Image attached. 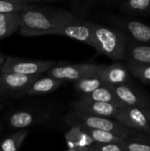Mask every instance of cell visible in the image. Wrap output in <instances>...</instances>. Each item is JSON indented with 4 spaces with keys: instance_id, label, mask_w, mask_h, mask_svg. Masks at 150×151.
<instances>
[{
    "instance_id": "obj_19",
    "label": "cell",
    "mask_w": 150,
    "mask_h": 151,
    "mask_svg": "<svg viewBox=\"0 0 150 151\" xmlns=\"http://www.w3.org/2000/svg\"><path fill=\"white\" fill-rule=\"evenodd\" d=\"M120 10L126 14L146 16L150 15V0H130L120 5Z\"/></svg>"
},
{
    "instance_id": "obj_5",
    "label": "cell",
    "mask_w": 150,
    "mask_h": 151,
    "mask_svg": "<svg viewBox=\"0 0 150 151\" xmlns=\"http://www.w3.org/2000/svg\"><path fill=\"white\" fill-rule=\"evenodd\" d=\"M103 65L99 64H57L47 72V76L63 81H76L80 79L98 75Z\"/></svg>"
},
{
    "instance_id": "obj_35",
    "label": "cell",
    "mask_w": 150,
    "mask_h": 151,
    "mask_svg": "<svg viewBox=\"0 0 150 151\" xmlns=\"http://www.w3.org/2000/svg\"><path fill=\"white\" fill-rule=\"evenodd\" d=\"M149 138H150V136H149Z\"/></svg>"
},
{
    "instance_id": "obj_17",
    "label": "cell",
    "mask_w": 150,
    "mask_h": 151,
    "mask_svg": "<svg viewBox=\"0 0 150 151\" xmlns=\"http://www.w3.org/2000/svg\"><path fill=\"white\" fill-rule=\"evenodd\" d=\"M80 98L83 100H87V101L111 104L118 106L120 109L124 108L123 105L120 104V102L116 97L115 94L113 93V91L111 90L110 86L101 87V88H97L96 90H95L94 92H92L91 94L81 96Z\"/></svg>"
},
{
    "instance_id": "obj_31",
    "label": "cell",
    "mask_w": 150,
    "mask_h": 151,
    "mask_svg": "<svg viewBox=\"0 0 150 151\" xmlns=\"http://www.w3.org/2000/svg\"><path fill=\"white\" fill-rule=\"evenodd\" d=\"M2 130H3V125H2V122H0V136L2 134Z\"/></svg>"
},
{
    "instance_id": "obj_23",
    "label": "cell",
    "mask_w": 150,
    "mask_h": 151,
    "mask_svg": "<svg viewBox=\"0 0 150 151\" xmlns=\"http://www.w3.org/2000/svg\"><path fill=\"white\" fill-rule=\"evenodd\" d=\"M30 3L27 0H0V13H20Z\"/></svg>"
},
{
    "instance_id": "obj_3",
    "label": "cell",
    "mask_w": 150,
    "mask_h": 151,
    "mask_svg": "<svg viewBox=\"0 0 150 151\" xmlns=\"http://www.w3.org/2000/svg\"><path fill=\"white\" fill-rule=\"evenodd\" d=\"M64 121L71 127H80L84 129L110 132L124 140L134 136L139 132L126 127L114 119L86 115L72 110L65 116Z\"/></svg>"
},
{
    "instance_id": "obj_10",
    "label": "cell",
    "mask_w": 150,
    "mask_h": 151,
    "mask_svg": "<svg viewBox=\"0 0 150 151\" xmlns=\"http://www.w3.org/2000/svg\"><path fill=\"white\" fill-rule=\"evenodd\" d=\"M117 121L127 128L139 131L150 136V125L141 110L137 108L126 107L119 110L116 117Z\"/></svg>"
},
{
    "instance_id": "obj_24",
    "label": "cell",
    "mask_w": 150,
    "mask_h": 151,
    "mask_svg": "<svg viewBox=\"0 0 150 151\" xmlns=\"http://www.w3.org/2000/svg\"><path fill=\"white\" fill-rule=\"evenodd\" d=\"M95 3L94 1H82V0H75L70 3L71 5V12L73 13L74 16L80 19H85V16L88 15L93 8H95Z\"/></svg>"
},
{
    "instance_id": "obj_8",
    "label": "cell",
    "mask_w": 150,
    "mask_h": 151,
    "mask_svg": "<svg viewBox=\"0 0 150 151\" xmlns=\"http://www.w3.org/2000/svg\"><path fill=\"white\" fill-rule=\"evenodd\" d=\"M58 35L70 37L95 49L91 20L76 17L72 22L62 27L58 31Z\"/></svg>"
},
{
    "instance_id": "obj_9",
    "label": "cell",
    "mask_w": 150,
    "mask_h": 151,
    "mask_svg": "<svg viewBox=\"0 0 150 151\" xmlns=\"http://www.w3.org/2000/svg\"><path fill=\"white\" fill-rule=\"evenodd\" d=\"M72 108V111L82 114L109 119H114L120 110V108L111 104L87 101L81 98L73 102Z\"/></svg>"
},
{
    "instance_id": "obj_20",
    "label": "cell",
    "mask_w": 150,
    "mask_h": 151,
    "mask_svg": "<svg viewBox=\"0 0 150 151\" xmlns=\"http://www.w3.org/2000/svg\"><path fill=\"white\" fill-rule=\"evenodd\" d=\"M122 148L126 151H150V138L147 134L138 132L134 136L126 139Z\"/></svg>"
},
{
    "instance_id": "obj_32",
    "label": "cell",
    "mask_w": 150,
    "mask_h": 151,
    "mask_svg": "<svg viewBox=\"0 0 150 151\" xmlns=\"http://www.w3.org/2000/svg\"><path fill=\"white\" fill-rule=\"evenodd\" d=\"M1 67H2V65H0V73H1Z\"/></svg>"
},
{
    "instance_id": "obj_4",
    "label": "cell",
    "mask_w": 150,
    "mask_h": 151,
    "mask_svg": "<svg viewBox=\"0 0 150 151\" xmlns=\"http://www.w3.org/2000/svg\"><path fill=\"white\" fill-rule=\"evenodd\" d=\"M57 63L52 60H27L7 56L1 67V73H18L23 75H42Z\"/></svg>"
},
{
    "instance_id": "obj_1",
    "label": "cell",
    "mask_w": 150,
    "mask_h": 151,
    "mask_svg": "<svg viewBox=\"0 0 150 151\" xmlns=\"http://www.w3.org/2000/svg\"><path fill=\"white\" fill-rule=\"evenodd\" d=\"M19 34L28 37L58 35L62 27L76 18L70 11L38 5L33 2L19 13Z\"/></svg>"
},
{
    "instance_id": "obj_26",
    "label": "cell",
    "mask_w": 150,
    "mask_h": 151,
    "mask_svg": "<svg viewBox=\"0 0 150 151\" xmlns=\"http://www.w3.org/2000/svg\"><path fill=\"white\" fill-rule=\"evenodd\" d=\"M82 132L83 128L80 127H72L71 129L65 134V140L69 146V150L76 148V142L80 134H82Z\"/></svg>"
},
{
    "instance_id": "obj_28",
    "label": "cell",
    "mask_w": 150,
    "mask_h": 151,
    "mask_svg": "<svg viewBox=\"0 0 150 151\" xmlns=\"http://www.w3.org/2000/svg\"><path fill=\"white\" fill-rule=\"evenodd\" d=\"M141 111L144 113L145 117L147 118V119H148V121H149V123L150 125V106H148V107L143 108V109L141 110Z\"/></svg>"
},
{
    "instance_id": "obj_27",
    "label": "cell",
    "mask_w": 150,
    "mask_h": 151,
    "mask_svg": "<svg viewBox=\"0 0 150 151\" xmlns=\"http://www.w3.org/2000/svg\"><path fill=\"white\" fill-rule=\"evenodd\" d=\"M88 151H126L122 146L118 144H102V143H94L88 148Z\"/></svg>"
},
{
    "instance_id": "obj_2",
    "label": "cell",
    "mask_w": 150,
    "mask_h": 151,
    "mask_svg": "<svg viewBox=\"0 0 150 151\" xmlns=\"http://www.w3.org/2000/svg\"><path fill=\"white\" fill-rule=\"evenodd\" d=\"M95 50L113 60H124L127 36L115 27H110L92 21Z\"/></svg>"
},
{
    "instance_id": "obj_29",
    "label": "cell",
    "mask_w": 150,
    "mask_h": 151,
    "mask_svg": "<svg viewBox=\"0 0 150 151\" xmlns=\"http://www.w3.org/2000/svg\"><path fill=\"white\" fill-rule=\"evenodd\" d=\"M66 151H88V148H75V149H70Z\"/></svg>"
},
{
    "instance_id": "obj_13",
    "label": "cell",
    "mask_w": 150,
    "mask_h": 151,
    "mask_svg": "<svg viewBox=\"0 0 150 151\" xmlns=\"http://www.w3.org/2000/svg\"><path fill=\"white\" fill-rule=\"evenodd\" d=\"M98 76L107 86L132 83V75L126 65L123 63H115L111 65H103Z\"/></svg>"
},
{
    "instance_id": "obj_12",
    "label": "cell",
    "mask_w": 150,
    "mask_h": 151,
    "mask_svg": "<svg viewBox=\"0 0 150 151\" xmlns=\"http://www.w3.org/2000/svg\"><path fill=\"white\" fill-rule=\"evenodd\" d=\"M50 119V113L40 111H17L7 119L8 125L14 129H26L27 127L44 122Z\"/></svg>"
},
{
    "instance_id": "obj_18",
    "label": "cell",
    "mask_w": 150,
    "mask_h": 151,
    "mask_svg": "<svg viewBox=\"0 0 150 151\" xmlns=\"http://www.w3.org/2000/svg\"><path fill=\"white\" fill-rule=\"evenodd\" d=\"M73 85H74L75 89L82 95L81 96L89 95L101 87L107 86L99 78L98 75H94V76H89V77L80 79L76 81H73Z\"/></svg>"
},
{
    "instance_id": "obj_11",
    "label": "cell",
    "mask_w": 150,
    "mask_h": 151,
    "mask_svg": "<svg viewBox=\"0 0 150 151\" xmlns=\"http://www.w3.org/2000/svg\"><path fill=\"white\" fill-rule=\"evenodd\" d=\"M112 22L119 27L118 28V30L121 32L125 31L124 34L127 37L133 38V42L150 45V26L137 20L118 18L114 19Z\"/></svg>"
},
{
    "instance_id": "obj_33",
    "label": "cell",
    "mask_w": 150,
    "mask_h": 151,
    "mask_svg": "<svg viewBox=\"0 0 150 151\" xmlns=\"http://www.w3.org/2000/svg\"><path fill=\"white\" fill-rule=\"evenodd\" d=\"M1 109H2V105L0 104V110H1Z\"/></svg>"
},
{
    "instance_id": "obj_34",
    "label": "cell",
    "mask_w": 150,
    "mask_h": 151,
    "mask_svg": "<svg viewBox=\"0 0 150 151\" xmlns=\"http://www.w3.org/2000/svg\"><path fill=\"white\" fill-rule=\"evenodd\" d=\"M0 151H2V150H1V148H0Z\"/></svg>"
},
{
    "instance_id": "obj_14",
    "label": "cell",
    "mask_w": 150,
    "mask_h": 151,
    "mask_svg": "<svg viewBox=\"0 0 150 151\" xmlns=\"http://www.w3.org/2000/svg\"><path fill=\"white\" fill-rule=\"evenodd\" d=\"M124 60L126 65H149L150 45L131 42L127 37Z\"/></svg>"
},
{
    "instance_id": "obj_25",
    "label": "cell",
    "mask_w": 150,
    "mask_h": 151,
    "mask_svg": "<svg viewBox=\"0 0 150 151\" xmlns=\"http://www.w3.org/2000/svg\"><path fill=\"white\" fill-rule=\"evenodd\" d=\"M132 76H134L141 81L150 84V65H126Z\"/></svg>"
},
{
    "instance_id": "obj_15",
    "label": "cell",
    "mask_w": 150,
    "mask_h": 151,
    "mask_svg": "<svg viewBox=\"0 0 150 151\" xmlns=\"http://www.w3.org/2000/svg\"><path fill=\"white\" fill-rule=\"evenodd\" d=\"M65 81L54 79L50 76H42L36 80L29 88L26 96H39L49 94L57 89Z\"/></svg>"
},
{
    "instance_id": "obj_30",
    "label": "cell",
    "mask_w": 150,
    "mask_h": 151,
    "mask_svg": "<svg viewBox=\"0 0 150 151\" xmlns=\"http://www.w3.org/2000/svg\"><path fill=\"white\" fill-rule=\"evenodd\" d=\"M4 59H5V57L0 52V65H2L4 62Z\"/></svg>"
},
{
    "instance_id": "obj_6",
    "label": "cell",
    "mask_w": 150,
    "mask_h": 151,
    "mask_svg": "<svg viewBox=\"0 0 150 151\" xmlns=\"http://www.w3.org/2000/svg\"><path fill=\"white\" fill-rule=\"evenodd\" d=\"M42 75H23L18 73H1L0 74V96L21 97L31 85Z\"/></svg>"
},
{
    "instance_id": "obj_21",
    "label": "cell",
    "mask_w": 150,
    "mask_h": 151,
    "mask_svg": "<svg viewBox=\"0 0 150 151\" xmlns=\"http://www.w3.org/2000/svg\"><path fill=\"white\" fill-rule=\"evenodd\" d=\"M84 129V128H83ZM87 134L93 139L95 143H102V144H118L122 146L125 140L106 131L102 130H95V129H84Z\"/></svg>"
},
{
    "instance_id": "obj_16",
    "label": "cell",
    "mask_w": 150,
    "mask_h": 151,
    "mask_svg": "<svg viewBox=\"0 0 150 151\" xmlns=\"http://www.w3.org/2000/svg\"><path fill=\"white\" fill-rule=\"evenodd\" d=\"M20 27L19 13H0V41L4 40Z\"/></svg>"
},
{
    "instance_id": "obj_22",
    "label": "cell",
    "mask_w": 150,
    "mask_h": 151,
    "mask_svg": "<svg viewBox=\"0 0 150 151\" xmlns=\"http://www.w3.org/2000/svg\"><path fill=\"white\" fill-rule=\"evenodd\" d=\"M28 134V129H21L14 133L12 135L4 139L0 143L2 151H18L26 137Z\"/></svg>"
},
{
    "instance_id": "obj_7",
    "label": "cell",
    "mask_w": 150,
    "mask_h": 151,
    "mask_svg": "<svg viewBox=\"0 0 150 151\" xmlns=\"http://www.w3.org/2000/svg\"><path fill=\"white\" fill-rule=\"evenodd\" d=\"M118 100L124 108L131 107L142 110L150 106V96L139 88L129 84H121L117 86H110Z\"/></svg>"
}]
</instances>
